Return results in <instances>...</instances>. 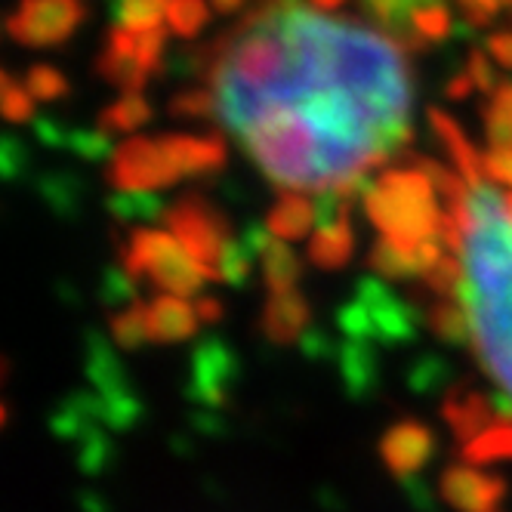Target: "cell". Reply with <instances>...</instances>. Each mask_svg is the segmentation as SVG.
<instances>
[{
  "instance_id": "1",
  "label": "cell",
  "mask_w": 512,
  "mask_h": 512,
  "mask_svg": "<svg viewBox=\"0 0 512 512\" xmlns=\"http://www.w3.org/2000/svg\"><path fill=\"white\" fill-rule=\"evenodd\" d=\"M454 253L457 275L445 309L451 334L466 343L488 383L512 411V192L488 182L469 186L466 198L448 204L438 232Z\"/></svg>"
},
{
  "instance_id": "2",
  "label": "cell",
  "mask_w": 512,
  "mask_h": 512,
  "mask_svg": "<svg viewBox=\"0 0 512 512\" xmlns=\"http://www.w3.org/2000/svg\"><path fill=\"white\" fill-rule=\"evenodd\" d=\"M364 207L371 223L392 241L401 244H429L442 232V213L435 204V186L423 170L395 167L380 173L364 186Z\"/></svg>"
},
{
  "instance_id": "3",
  "label": "cell",
  "mask_w": 512,
  "mask_h": 512,
  "mask_svg": "<svg viewBox=\"0 0 512 512\" xmlns=\"http://www.w3.org/2000/svg\"><path fill=\"white\" fill-rule=\"evenodd\" d=\"M124 263L133 275H149L173 294H192L204 275L186 247L155 229H139L127 238Z\"/></svg>"
},
{
  "instance_id": "4",
  "label": "cell",
  "mask_w": 512,
  "mask_h": 512,
  "mask_svg": "<svg viewBox=\"0 0 512 512\" xmlns=\"http://www.w3.org/2000/svg\"><path fill=\"white\" fill-rule=\"evenodd\" d=\"M167 226L204 275H226V260L235 244H226L223 213L201 198H182L167 210Z\"/></svg>"
},
{
  "instance_id": "5",
  "label": "cell",
  "mask_w": 512,
  "mask_h": 512,
  "mask_svg": "<svg viewBox=\"0 0 512 512\" xmlns=\"http://www.w3.org/2000/svg\"><path fill=\"white\" fill-rule=\"evenodd\" d=\"M105 179L121 195H149L152 189L173 186L179 173L161 139L133 136L112 152V161L105 167Z\"/></svg>"
},
{
  "instance_id": "6",
  "label": "cell",
  "mask_w": 512,
  "mask_h": 512,
  "mask_svg": "<svg viewBox=\"0 0 512 512\" xmlns=\"http://www.w3.org/2000/svg\"><path fill=\"white\" fill-rule=\"evenodd\" d=\"M87 19L84 0H19L7 16V34L25 47H56Z\"/></svg>"
},
{
  "instance_id": "7",
  "label": "cell",
  "mask_w": 512,
  "mask_h": 512,
  "mask_svg": "<svg viewBox=\"0 0 512 512\" xmlns=\"http://www.w3.org/2000/svg\"><path fill=\"white\" fill-rule=\"evenodd\" d=\"M96 71L108 84H115L127 93H139L145 87V81L152 78L136 59V34L124 31V28H115L108 34V41L96 59Z\"/></svg>"
},
{
  "instance_id": "8",
  "label": "cell",
  "mask_w": 512,
  "mask_h": 512,
  "mask_svg": "<svg viewBox=\"0 0 512 512\" xmlns=\"http://www.w3.org/2000/svg\"><path fill=\"white\" fill-rule=\"evenodd\" d=\"M179 176H207L226 164V142L219 136H161Z\"/></svg>"
},
{
  "instance_id": "9",
  "label": "cell",
  "mask_w": 512,
  "mask_h": 512,
  "mask_svg": "<svg viewBox=\"0 0 512 512\" xmlns=\"http://www.w3.org/2000/svg\"><path fill=\"white\" fill-rule=\"evenodd\" d=\"M429 127H432V133L438 136V142H442V149L457 164V170L463 173V179L469 182V186H479V182H485V158L475 152V145L466 139V133L460 130V124L451 115H445L442 108H429Z\"/></svg>"
},
{
  "instance_id": "10",
  "label": "cell",
  "mask_w": 512,
  "mask_h": 512,
  "mask_svg": "<svg viewBox=\"0 0 512 512\" xmlns=\"http://www.w3.org/2000/svg\"><path fill=\"white\" fill-rule=\"evenodd\" d=\"M423 4H435V0H361V10L368 13L383 34L405 47L411 53H420L417 47V38L411 31V16L423 7Z\"/></svg>"
},
{
  "instance_id": "11",
  "label": "cell",
  "mask_w": 512,
  "mask_h": 512,
  "mask_svg": "<svg viewBox=\"0 0 512 512\" xmlns=\"http://www.w3.org/2000/svg\"><path fill=\"white\" fill-rule=\"evenodd\" d=\"M315 219H318V204L312 198L297 195V192H284L269 213V229H272V235L290 241V238H303Z\"/></svg>"
},
{
  "instance_id": "12",
  "label": "cell",
  "mask_w": 512,
  "mask_h": 512,
  "mask_svg": "<svg viewBox=\"0 0 512 512\" xmlns=\"http://www.w3.org/2000/svg\"><path fill=\"white\" fill-rule=\"evenodd\" d=\"M346 213H337V216H327L318 223V232L312 238V260L318 266H343L352 253V232H349V223H346Z\"/></svg>"
},
{
  "instance_id": "13",
  "label": "cell",
  "mask_w": 512,
  "mask_h": 512,
  "mask_svg": "<svg viewBox=\"0 0 512 512\" xmlns=\"http://www.w3.org/2000/svg\"><path fill=\"white\" fill-rule=\"evenodd\" d=\"M145 121H152V105L145 102L139 93H127L118 102L102 108L96 130H102L105 136H124V133L139 130Z\"/></svg>"
},
{
  "instance_id": "14",
  "label": "cell",
  "mask_w": 512,
  "mask_h": 512,
  "mask_svg": "<svg viewBox=\"0 0 512 512\" xmlns=\"http://www.w3.org/2000/svg\"><path fill=\"white\" fill-rule=\"evenodd\" d=\"M105 7L112 13L115 28L133 34L158 31L167 16V4H161V0H105Z\"/></svg>"
},
{
  "instance_id": "15",
  "label": "cell",
  "mask_w": 512,
  "mask_h": 512,
  "mask_svg": "<svg viewBox=\"0 0 512 512\" xmlns=\"http://www.w3.org/2000/svg\"><path fill=\"white\" fill-rule=\"evenodd\" d=\"M454 28L457 25L451 19V10H448L445 0H435V4H423L411 16V31H414L420 50H426L429 44H442Z\"/></svg>"
},
{
  "instance_id": "16",
  "label": "cell",
  "mask_w": 512,
  "mask_h": 512,
  "mask_svg": "<svg viewBox=\"0 0 512 512\" xmlns=\"http://www.w3.org/2000/svg\"><path fill=\"white\" fill-rule=\"evenodd\" d=\"M210 10L204 0H170L167 7V25L179 38H195V34L207 25Z\"/></svg>"
},
{
  "instance_id": "17",
  "label": "cell",
  "mask_w": 512,
  "mask_h": 512,
  "mask_svg": "<svg viewBox=\"0 0 512 512\" xmlns=\"http://www.w3.org/2000/svg\"><path fill=\"white\" fill-rule=\"evenodd\" d=\"M25 90L38 102H56V99L68 96V81L53 65H31L25 75Z\"/></svg>"
},
{
  "instance_id": "18",
  "label": "cell",
  "mask_w": 512,
  "mask_h": 512,
  "mask_svg": "<svg viewBox=\"0 0 512 512\" xmlns=\"http://www.w3.org/2000/svg\"><path fill=\"white\" fill-rule=\"evenodd\" d=\"M170 115L176 118H201V121H216V99L210 87H189L179 90L170 99Z\"/></svg>"
},
{
  "instance_id": "19",
  "label": "cell",
  "mask_w": 512,
  "mask_h": 512,
  "mask_svg": "<svg viewBox=\"0 0 512 512\" xmlns=\"http://www.w3.org/2000/svg\"><path fill=\"white\" fill-rule=\"evenodd\" d=\"M0 102H4V115L13 124H25L31 121V93L25 87H19V81L13 75L0 78Z\"/></svg>"
},
{
  "instance_id": "20",
  "label": "cell",
  "mask_w": 512,
  "mask_h": 512,
  "mask_svg": "<svg viewBox=\"0 0 512 512\" xmlns=\"http://www.w3.org/2000/svg\"><path fill=\"white\" fill-rule=\"evenodd\" d=\"M65 149L81 155L84 161H102L108 155V136L102 130H71Z\"/></svg>"
},
{
  "instance_id": "21",
  "label": "cell",
  "mask_w": 512,
  "mask_h": 512,
  "mask_svg": "<svg viewBox=\"0 0 512 512\" xmlns=\"http://www.w3.org/2000/svg\"><path fill=\"white\" fill-rule=\"evenodd\" d=\"M466 75L472 78V84H475V90H482V93H497V75H494V62H488V56L475 47L472 53H469V62H466Z\"/></svg>"
},
{
  "instance_id": "22",
  "label": "cell",
  "mask_w": 512,
  "mask_h": 512,
  "mask_svg": "<svg viewBox=\"0 0 512 512\" xmlns=\"http://www.w3.org/2000/svg\"><path fill=\"white\" fill-rule=\"evenodd\" d=\"M485 176L512 192V149H491L485 155Z\"/></svg>"
},
{
  "instance_id": "23",
  "label": "cell",
  "mask_w": 512,
  "mask_h": 512,
  "mask_svg": "<svg viewBox=\"0 0 512 512\" xmlns=\"http://www.w3.org/2000/svg\"><path fill=\"white\" fill-rule=\"evenodd\" d=\"M485 47L494 56V62H500L503 68H512V31H494V34H488Z\"/></svg>"
},
{
  "instance_id": "24",
  "label": "cell",
  "mask_w": 512,
  "mask_h": 512,
  "mask_svg": "<svg viewBox=\"0 0 512 512\" xmlns=\"http://www.w3.org/2000/svg\"><path fill=\"white\" fill-rule=\"evenodd\" d=\"M472 90H475V84H472V78L466 75V71H460V75L448 78V84H445V96L448 99H466Z\"/></svg>"
},
{
  "instance_id": "25",
  "label": "cell",
  "mask_w": 512,
  "mask_h": 512,
  "mask_svg": "<svg viewBox=\"0 0 512 512\" xmlns=\"http://www.w3.org/2000/svg\"><path fill=\"white\" fill-rule=\"evenodd\" d=\"M22 158H25V149H22V145L13 136H7L4 139V170H7V176L16 173V167L22 164Z\"/></svg>"
},
{
  "instance_id": "26",
  "label": "cell",
  "mask_w": 512,
  "mask_h": 512,
  "mask_svg": "<svg viewBox=\"0 0 512 512\" xmlns=\"http://www.w3.org/2000/svg\"><path fill=\"white\" fill-rule=\"evenodd\" d=\"M213 4V10L216 13H223V16H229V13H238V10H244L250 0H210Z\"/></svg>"
},
{
  "instance_id": "27",
  "label": "cell",
  "mask_w": 512,
  "mask_h": 512,
  "mask_svg": "<svg viewBox=\"0 0 512 512\" xmlns=\"http://www.w3.org/2000/svg\"><path fill=\"white\" fill-rule=\"evenodd\" d=\"M346 4V0H312V7L318 10H340Z\"/></svg>"
},
{
  "instance_id": "28",
  "label": "cell",
  "mask_w": 512,
  "mask_h": 512,
  "mask_svg": "<svg viewBox=\"0 0 512 512\" xmlns=\"http://www.w3.org/2000/svg\"><path fill=\"white\" fill-rule=\"evenodd\" d=\"M161 4H167V7H170V0H161Z\"/></svg>"
}]
</instances>
